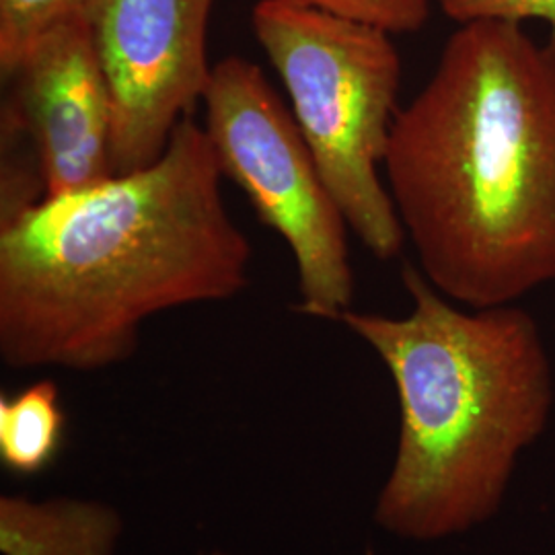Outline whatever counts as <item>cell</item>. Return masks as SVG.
Masks as SVG:
<instances>
[{
	"instance_id": "1",
	"label": "cell",
	"mask_w": 555,
	"mask_h": 555,
	"mask_svg": "<svg viewBox=\"0 0 555 555\" xmlns=\"http://www.w3.org/2000/svg\"><path fill=\"white\" fill-rule=\"evenodd\" d=\"M217 151L185 116L153 165L2 217L0 357L91 373L134 354L146 319L237 297L251 247Z\"/></svg>"
},
{
	"instance_id": "2",
	"label": "cell",
	"mask_w": 555,
	"mask_h": 555,
	"mask_svg": "<svg viewBox=\"0 0 555 555\" xmlns=\"http://www.w3.org/2000/svg\"><path fill=\"white\" fill-rule=\"evenodd\" d=\"M383 165L440 295L490 309L555 282V48L520 23L459 25Z\"/></svg>"
},
{
	"instance_id": "3",
	"label": "cell",
	"mask_w": 555,
	"mask_h": 555,
	"mask_svg": "<svg viewBox=\"0 0 555 555\" xmlns=\"http://www.w3.org/2000/svg\"><path fill=\"white\" fill-rule=\"evenodd\" d=\"M408 318L344 311L396 383L401 430L375 522L414 541L463 533L496 513L516 453L554 401L552 369L529 313L511 305L461 311L414 263Z\"/></svg>"
},
{
	"instance_id": "4",
	"label": "cell",
	"mask_w": 555,
	"mask_h": 555,
	"mask_svg": "<svg viewBox=\"0 0 555 555\" xmlns=\"http://www.w3.org/2000/svg\"><path fill=\"white\" fill-rule=\"evenodd\" d=\"M251 23L344 219L373 256L396 258L405 231L378 178L399 112L391 34L302 0H259Z\"/></svg>"
},
{
	"instance_id": "5",
	"label": "cell",
	"mask_w": 555,
	"mask_h": 555,
	"mask_svg": "<svg viewBox=\"0 0 555 555\" xmlns=\"http://www.w3.org/2000/svg\"><path fill=\"white\" fill-rule=\"evenodd\" d=\"M202 101L222 176L247 194L259 220L282 235L297 259L298 309L337 321L354 297L348 222L319 176L297 119L258 64L238 56L212 66Z\"/></svg>"
},
{
	"instance_id": "6",
	"label": "cell",
	"mask_w": 555,
	"mask_h": 555,
	"mask_svg": "<svg viewBox=\"0 0 555 555\" xmlns=\"http://www.w3.org/2000/svg\"><path fill=\"white\" fill-rule=\"evenodd\" d=\"M212 0H87L112 98V163L128 176L159 160L208 89Z\"/></svg>"
},
{
	"instance_id": "7",
	"label": "cell",
	"mask_w": 555,
	"mask_h": 555,
	"mask_svg": "<svg viewBox=\"0 0 555 555\" xmlns=\"http://www.w3.org/2000/svg\"><path fill=\"white\" fill-rule=\"evenodd\" d=\"M9 80V114L36 149L43 198L116 176L112 98L85 11L40 38Z\"/></svg>"
},
{
	"instance_id": "8",
	"label": "cell",
	"mask_w": 555,
	"mask_h": 555,
	"mask_svg": "<svg viewBox=\"0 0 555 555\" xmlns=\"http://www.w3.org/2000/svg\"><path fill=\"white\" fill-rule=\"evenodd\" d=\"M124 520L98 500L0 496L2 555H116Z\"/></svg>"
},
{
	"instance_id": "9",
	"label": "cell",
	"mask_w": 555,
	"mask_h": 555,
	"mask_svg": "<svg viewBox=\"0 0 555 555\" xmlns=\"http://www.w3.org/2000/svg\"><path fill=\"white\" fill-rule=\"evenodd\" d=\"M66 416L50 378L0 399V461L15 476L43 474L59 456Z\"/></svg>"
},
{
	"instance_id": "10",
	"label": "cell",
	"mask_w": 555,
	"mask_h": 555,
	"mask_svg": "<svg viewBox=\"0 0 555 555\" xmlns=\"http://www.w3.org/2000/svg\"><path fill=\"white\" fill-rule=\"evenodd\" d=\"M87 0H0V70L9 79L25 54L56 25L85 11Z\"/></svg>"
},
{
	"instance_id": "11",
	"label": "cell",
	"mask_w": 555,
	"mask_h": 555,
	"mask_svg": "<svg viewBox=\"0 0 555 555\" xmlns=\"http://www.w3.org/2000/svg\"><path fill=\"white\" fill-rule=\"evenodd\" d=\"M339 17L373 25L387 34H412L426 25L428 0H302Z\"/></svg>"
},
{
	"instance_id": "12",
	"label": "cell",
	"mask_w": 555,
	"mask_h": 555,
	"mask_svg": "<svg viewBox=\"0 0 555 555\" xmlns=\"http://www.w3.org/2000/svg\"><path fill=\"white\" fill-rule=\"evenodd\" d=\"M447 17L459 25L472 21L539 20L550 27V46L555 48V0H440Z\"/></svg>"
},
{
	"instance_id": "13",
	"label": "cell",
	"mask_w": 555,
	"mask_h": 555,
	"mask_svg": "<svg viewBox=\"0 0 555 555\" xmlns=\"http://www.w3.org/2000/svg\"><path fill=\"white\" fill-rule=\"evenodd\" d=\"M208 555H233V554H224V552H215V554H208Z\"/></svg>"
}]
</instances>
